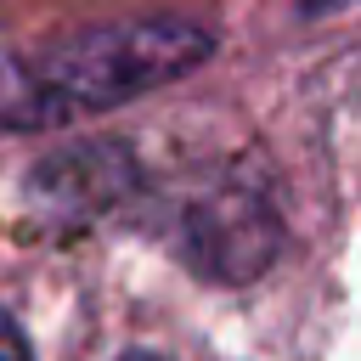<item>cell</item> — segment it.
I'll return each instance as SVG.
<instances>
[{
    "label": "cell",
    "instance_id": "6da1fadb",
    "mask_svg": "<svg viewBox=\"0 0 361 361\" xmlns=\"http://www.w3.org/2000/svg\"><path fill=\"white\" fill-rule=\"evenodd\" d=\"M209 28L192 17H135L79 28L0 62V130H45L79 113L118 107L152 85L180 79L209 56Z\"/></svg>",
    "mask_w": 361,
    "mask_h": 361
},
{
    "label": "cell",
    "instance_id": "7a4b0ae2",
    "mask_svg": "<svg viewBox=\"0 0 361 361\" xmlns=\"http://www.w3.org/2000/svg\"><path fill=\"white\" fill-rule=\"evenodd\" d=\"M0 361H34V350H28V338H23V327L0 310Z\"/></svg>",
    "mask_w": 361,
    "mask_h": 361
},
{
    "label": "cell",
    "instance_id": "3957f363",
    "mask_svg": "<svg viewBox=\"0 0 361 361\" xmlns=\"http://www.w3.org/2000/svg\"><path fill=\"white\" fill-rule=\"evenodd\" d=\"M124 361H158V355H124Z\"/></svg>",
    "mask_w": 361,
    "mask_h": 361
}]
</instances>
